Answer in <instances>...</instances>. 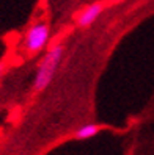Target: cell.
Listing matches in <instances>:
<instances>
[{"label":"cell","instance_id":"cell-1","mask_svg":"<svg viewBox=\"0 0 154 155\" xmlns=\"http://www.w3.org/2000/svg\"><path fill=\"white\" fill-rule=\"evenodd\" d=\"M63 53H65V45L57 44L53 47H50L46 52V55L43 57V60L38 64V69H36L35 80H33V89L36 93H41V91H44L49 86V83L52 81V78L61 63Z\"/></svg>","mask_w":154,"mask_h":155},{"label":"cell","instance_id":"cell-2","mask_svg":"<svg viewBox=\"0 0 154 155\" xmlns=\"http://www.w3.org/2000/svg\"><path fill=\"white\" fill-rule=\"evenodd\" d=\"M50 38V27L46 22H38L32 25L25 33L24 38V49L27 53L35 55V53L41 52L47 45Z\"/></svg>","mask_w":154,"mask_h":155},{"label":"cell","instance_id":"cell-3","mask_svg":"<svg viewBox=\"0 0 154 155\" xmlns=\"http://www.w3.org/2000/svg\"><path fill=\"white\" fill-rule=\"evenodd\" d=\"M104 2H94V3H91L90 6H87L85 10L80 13V16H79V19H77V25L79 27H90L91 25L99 16H101V13L104 11Z\"/></svg>","mask_w":154,"mask_h":155},{"label":"cell","instance_id":"cell-4","mask_svg":"<svg viewBox=\"0 0 154 155\" xmlns=\"http://www.w3.org/2000/svg\"><path fill=\"white\" fill-rule=\"evenodd\" d=\"M99 133V125L96 124H87L84 127H80V129L76 132V138L77 140H88V138H93Z\"/></svg>","mask_w":154,"mask_h":155},{"label":"cell","instance_id":"cell-5","mask_svg":"<svg viewBox=\"0 0 154 155\" xmlns=\"http://www.w3.org/2000/svg\"><path fill=\"white\" fill-rule=\"evenodd\" d=\"M3 71H5V63H0V78L3 75Z\"/></svg>","mask_w":154,"mask_h":155}]
</instances>
